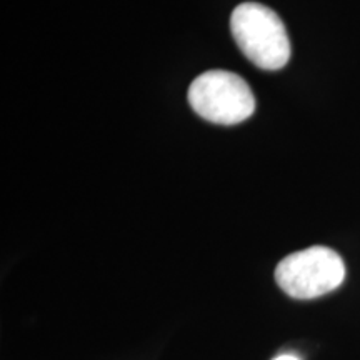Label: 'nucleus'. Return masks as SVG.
<instances>
[{
    "label": "nucleus",
    "instance_id": "nucleus-2",
    "mask_svg": "<svg viewBox=\"0 0 360 360\" xmlns=\"http://www.w3.org/2000/svg\"><path fill=\"white\" fill-rule=\"evenodd\" d=\"M345 278V264L335 250L314 245L278 262L277 285L292 299L310 300L335 290Z\"/></svg>",
    "mask_w": 360,
    "mask_h": 360
},
{
    "label": "nucleus",
    "instance_id": "nucleus-3",
    "mask_svg": "<svg viewBox=\"0 0 360 360\" xmlns=\"http://www.w3.org/2000/svg\"><path fill=\"white\" fill-rule=\"evenodd\" d=\"M188 103L202 119L219 125L244 122L255 110V97L240 75L227 70H209L188 89Z\"/></svg>",
    "mask_w": 360,
    "mask_h": 360
},
{
    "label": "nucleus",
    "instance_id": "nucleus-4",
    "mask_svg": "<svg viewBox=\"0 0 360 360\" xmlns=\"http://www.w3.org/2000/svg\"><path fill=\"white\" fill-rule=\"evenodd\" d=\"M272 360H300V359L294 354H282V355H277V357Z\"/></svg>",
    "mask_w": 360,
    "mask_h": 360
},
{
    "label": "nucleus",
    "instance_id": "nucleus-1",
    "mask_svg": "<svg viewBox=\"0 0 360 360\" xmlns=\"http://www.w3.org/2000/svg\"><path fill=\"white\" fill-rule=\"evenodd\" d=\"M231 30L238 49L254 65L278 70L290 58V40L285 25L272 8L245 2L233 8Z\"/></svg>",
    "mask_w": 360,
    "mask_h": 360
}]
</instances>
